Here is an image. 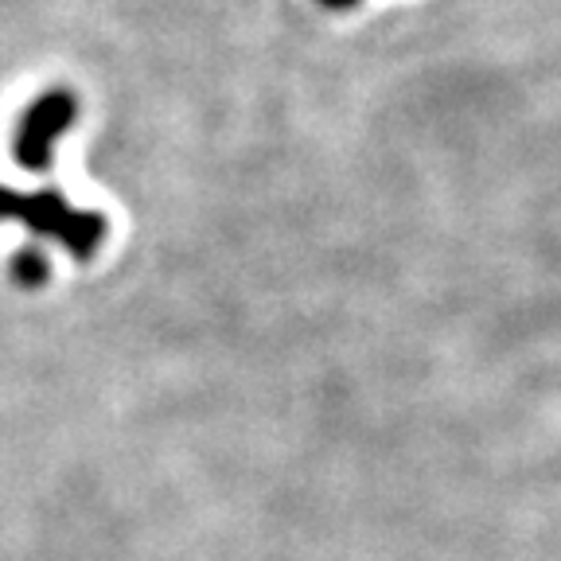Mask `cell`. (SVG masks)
Masks as SVG:
<instances>
[{
	"mask_svg": "<svg viewBox=\"0 0 561 561\" xmlns=\"http://www.w3.org/2000/svg\"><path fill=\"white\" fill-rule=\"evenodd\" d=\"M75 122V98L70 90H47L20 122L16 133V157L24 168H44L51 160V145Z\"/></svg>",
	"mask_w": 561,
	"mask_h": 561,
	"instance_id": "cell-1",
	"label": "cell"
},
{
	"mask_svg": "<svg viewBox=\"0 0 561 561\" xmlns=\"http://www.w3.org/2000/svg\"><path fill=\"white\" fill-rule=\"evenodd\" d=\"M0 215H20V219L35 222L39 230L67 238L70 245H79V254H87V245L98 238V215H70L67 203L59 195H12L0 187Z\"/></svg>",
	"mask_w": 561,
	"mask_h": 561,
	"instance_id": "cell-2",
	"label": "cell"
},
{
	"mask_svg": "<svg viewBox=\"0 0 561 561\" xmlns=\"http://www.w3.org/2000/svg\"><path fill=\"white\" fill-rule=\"evenodd\" d=\"M320 4H324V9L343 12V9H355V4H359V0H320Z\"/></svg>",
	"mask_w": 561,
	"mask_h": 561,
	"instance_id": "cell-3",
	"label": "cell"
}]
</instances>
